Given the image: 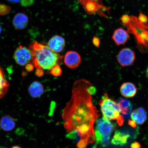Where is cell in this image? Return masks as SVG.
Masks as SVG:
<instances>
[{
  "mask_svg": "<svg viewBox=\"0 0 148 148\" xmlns=\"http://www.w3.org/2000/svg\"><path fill=\"white\" fill-rule=\"evenodd\" d=\"M138 20L140 23L143 24L147 23L148 21V18L147 16L141 13H140L139 15Z\"/></svg>",
  "mask_w": 148,
  "mask_h": 148,
  "instance_id": "cell-22",
  "label": "cell"
},
{
  "mask_svg": "<svg viewBox=\"0 0 148 148\" xmlns=\"http://www.w3.org/2000/svg\"><path fill=\"white\" fill-rule=\"evenodd\" d=\"M121 109V114L125 117L128 116L132 110V106L130 102L126 99H120L118 102Z\"/></svg>",
  "mask_w": 148,
  "mask_h": 148,
  "instance_id": "cell-18",
  "label": "cell"
},
{
  "mask_svg": "<svg viewBox=\"0 0 148 148\" xmlns=\"http://www.w3.org/2000/svg\"><path fill=\"white\" fill-rule=\"evenodd\" d=\"M130 36L127 31L122 28H119L114 31L112 35V39L116 45H123L129 40Z\"/></svg>",
  "mask_w": 148,
  "mask_h": 148,
  "instance_id": "cell-9",
  "label": "cell"
},
{
  "mask_svg": "<svg viewBox=\"0 0 148 148\" xmlns=\"http://www.w3.org/2000/svg\"><path fill=\"white\" fill-rule=\"evenodd\" d=\"M4 76V72L0 66V99L6 95L9 86V83Z\"/></svg>",
  "mask_w": 148,
  "mask_h": 148,
  "instance_id": "cell-17",
  "label": "cell"
},
{
  "mask_svg": "<svg viewBox=\"0 0 148 148\" xmlns=\"http://www.w3.org/2000/svg\"><path fill=\"white\" fill-rule=\"evenodd\" d=\"M79 2L83 5V8L88 14H96L101 8L105 7L99 4L88 0H79Z\"/></svg>",
  "mask_w": 148,
  "mask_h": 148,
  "instance_id": "cell-11",
  "label": "cell"
},
{
  "mask_svg": "<svg viewBox=\"0 0 148 148\" xmlns=\"http://www.w3.org/2000/svg\"><path fill=\"white\" fill-rule=\"evenodd\" d=\"M146 75H147V76L148 78V66H147V70H146Z\"/></svg>",
  "mask_w": 148,
  "mask_h": 148,
  "instance_id": "cell-31",
  "label": "cell"
},
{
  "mask_svg": "<svg viewBox=\"0 0 148 148\" xmlns=\"http://www.w3.org/2000/svg\"><path fill=\"white\" fill-rule=\"evenodd\" d=\"M103 117L108 121L116 120L121 113V109L118 103L109 97L105 92L99 102Z\"/></svg>",
  "mask_w": 148,
  "mask_h": 148,
  "instance_id": "cell-4",
  "label": "cell"
},
{
  "mask_svg": "<svg viewBox=\"0 0 148 148\" xmlns=\"http://www.w3.org/2000/svg\"><path fill=\"white\" fill-rule=\"evenodd\" d=\"M50 73L56 77L60 76L62 73V69L60 66L56 65L50 70Z\"/></svg>",
  "mask_w": 148,
  "mask_h": 148,
  "instance_id": "cell-19",
  "label": "cell"
},
{
  "mask_svg": "<svg viewBox=\"0 0 148 148\" xmlns=\"http://www.w3.org/2000/svg\"><path fill=\"white\" fill-rule=\"evenodd\" d=\"M28 92L31 97L34 98H38L44 93V87L41 83L35 81L29 87Z\"/></svg>",
  "mask_w": 148,
  "mask_h": 148,
  "instance_id": "cell-16",
  "label": "cell"
},
{
  "mask_svg": "<svg viewBox=\"0 0 148 148\" xmlns=\"http://www.w3.org/2000/svg\"><path fill=\"white\" fill-rule=\"evenodd\" d=\"M121 20L122 23H123L124 25H128L131 22V17L128 15L124 14L121 16Z\"/></svg>",
  "mask_w": 148,
  "mask_h": 148,
  "instance_id": "cell-21",
  "label": "cell"
},
{
  "mask_svg": "<svg viewBox=\"0 0 148 148\" xmlns=\"http://www.w3.org/2000/svg\"><path fill=\"white\" fill-rule=\"evenodd\" d=\"M8 1L10 2L18 3L21 0H8Z\"/></svg>",
  "mask_w": 148,
  "mask_h": 148,
  "instance_id": "cell-30",
  "label": "cell"
},
{
  "mask_svg": "<svg viewBox=\"0 0 148 148\" xmlns=\"http://www.w3.org/2000/svg\"><path fill=\"white\" fill-rule=\"evenodd\" d=\"M81 61L80 55L75 51H67L64 57V63L70 69H75L78 67Z\"/></svg>",
  "mask_w": 148,
  "mask_h": 148,
  "instance_id": "cell-7",
  "label": "cell"
},
{
  "mask_svg": "<svg viewBox=\"0 0 148 148\" xmlns=\"http://www.w3.org/2000/svg\"><path fill=\"white\" fill-rule=\"evenodd\" d=\"M131 118L139 125L143 124L147 119V112L142 107L136 109L131 114Z\"/></svg>",
  "mask_w": 148,
  "mask_h": 148,
  "instance_id": "cell-15",
  "label": "cell"
},
{
  "mask_svg": "<svg viewBox=\"0 0 148 148\" xmlns=\"http://www.w3.org/2000/svg\"><path fill=\"white\" fill-rule=\"evenodd\" d=\"M20 1L22 5L27 7L32 5L34 3V0H21Z\"/></svg>",
  "mask_w": 148,
  "mask_h": 148,
  "instance_id": "cell-23",
  "label": "cell"
},
{
  "mask_svg": "<svg viewBox=\"0 0 148 148\" xmlns=\"http://www.w3.org/2000/svg\"><path fill=\"white\" fill-rule=\"evenodd\" d=\"M121 95L126 98L134 97L137 92V88L135 85L130 82H126L121 85L120 88Z\"/></svg>",
  "mask_w": 148,
  "mask_h": 148,
  "instance_id": "cell-12",
  "label": "cell"
},
{
  "mask_svg": "<svg viewBox=\"0 0 148 148\" xmlns=\"http://www.w3.org/2000/svg\"><path fill=\"white\" fill-rule=\"evenodd\" d=\"M129 137L128 134H125L119 130H116L114 132L111 143L116 146L125 145L127 144Z\"/></svg>",
  "mask_w": 148,
  "mask_h": 148,
  "instance_id": "cell-14",
  "label": "cell"
},
{
  "mask_svg": "<svg viewBox=\"0 0 148 148\" xmlns=\"http://www.w3.org/2000/svg\"><path fill=\"white\" fill-rule=\"evenodd\" d=\"M117 123L118 125L120 126H121L123 125L124 122V118L123 116L120 115L119 118L117 119Z\"/></svg>",
  "mask_w": 148,
  "mask_h": 148,
  "instance_id": "cell-26",
  "label": "cell"
},
{
  "mask_svg": "<svg viewBox=\"0 0 148 148\" xmlns=\"http://www.w3.org/2000/svg\"><path fill=\"white\" fill-rule=\"evenodd\" d=\"M128 124L130 125L133 128H135L136 126V123L134 120H129L128 121Z\"/></svg>",
  "mask_w": 148,
  "mask_h": 148,
  "instance_id": "cell-29",
  "label": "cell"
},
{
  "mask_svg": "<svg viewBox=\"0 0 148 148\" xmlns=\"http://www.w3.org/2000/svg\"><path fill=\"white\" fill-rule=\"evenodd\" d=\"M10 148H22L21 147L18 146H14Z\"/></svg>",
  "mask_w": 148,
  "mask_h": 148,
  "instance_id": "cell-32",
  "label": "cell"
},
{
  "mask_svg": "<svg viewBox=\"0 0 148 148\" xmlns=\"http://www.w3.org/2000/svg\"><path fill=\"white\" fill-rule=\"evenodd\" d=\"M28 22L29 18L27 15L19 13L14 16L12 23L16 29H22L27 27Z\"/></svg>",
  "mask_w": 148,
  "mask_h": 148,
  "instance_id": "cell-10",
  "label": "cell"
},
{
  "mask_svg": "<svg viewBox=\"0 0 148 148\" xmlns=\"http://www.w3.org/2000/svg\"><path fill=\"white\" fill-rule=\"evenodd\" d=\"M66 42L62 36L56 35L51 38L48 42L47 45L52 51L58 53L62 51L65 46Z\"/></svg>",
  "mask_w": 148,
  "mask_h": 148,
  "instance_id": "cell-8",
  "label": "cell"
},
{
  "mask_svg": "<svg viewBox=\"0 0 148 148\" xmlns=\"http://www.w3.org/2000/svg\"><path fill=\"white\" fill-rule=\"evenodd\" d=\"M2 30V28L1 26V25H0V34H1V32Z\"/></svg>",
  "mask_w": 148,
  "mask_h": 148,
  "instance_id": "cell-33",
  "label": "cell"
},
{
  "mask_svg": "<svg viewBox=\"0 0 148 148\" xmlns=\"http://www.w3.org/2000/svg\"><path fill=\"white\" fill-rule=\"evenodd\" d=\"M114 126L103 117L97 119L94 133L97 143L105 147L109 145Z\"/></svg>",
  "mask_w": 148,
  "mask_h": 148,
  "instance_id": "cell-3",
  "label": "cell"
},
{
  "mask_svg": "<svg viewBox=\"0 0 148 148\" xmlns=\"http://www.w3.org/2000/svg\"><path fill=\"white\" fill-rule=\"evenodd\" d=\"M11 11L10 7L6 5L0 4V16H5L8 14Z\"/></svg>",
  "mask_w": 148,
  "mask_h": 148,
  "instance_id": "cell-20",
  "label": "cell"
},
{
  "mask_svg": "<svg viewBox=\"0 0 148 148\" xmlns=\"http://www.w3.org/2000/svg\"><path fill=\"white\" fill-rule=\"evenodd\" d=\"M43 70L39 68H37L36 70V74L38 77H42L44 75Z\"/></svg>",
  "mask_w": 148,
  "mask_h": 148,
  "instance_id": "cell-25",
  "label": "cell"
},
{
  "mask_svg": "<svg viewBox=\"0 0 148 148\" xmlns=\"http://www.w3.org/2000/svg\"><path fill=\"white\" fill-rule=\"evenodd\" d=\"M92 85L86 79L75 81L72 88L71 99L62 111L66 132L75 133L80 137L77 144L79 148H86L96 140L94 125L99 115L88 91Z\"/></svg>",
  "mask_w": 148,
  "mask_h": 148,
  "instance_id": "cell-1",
  "label": "cell"
},
{
  "mask_svg": "<svg viewBox=\"0 0 148 148\" xmlns=\"http://www.w3.org/2000/svg\"><path fill=\"white\" fill-rule=\"evenodd\" d=\"M92 43L96 47H99L100 45V40L97 37H94L92 39Z\"/></svg>",
  "mask_w": 148,
  "mask_h": 148,
  "instance_id": "cell-24",
  "label": "cell"
},
{
  "mask_svg": "<svg viewBox=\"0 0 148 148\" xmlns=\"http://www.w3.org/2000/svg\"><path fill=\"white\" fill-rule=\"evenodd\" d=\"M29 49L32 55L33 65L36 69L51 70L61 64L64 57L52 51L47 45L36 41L31 42Z\"/></svg>",
  "mask_w": 148,
  "mask_h": 148,
  "instance_id": "cell-2",
  "label": "cell"
},
{
  "mask_svg": "<svg viewBox=\"0 0 148 148\" xmlns=\"http://www.w3.org/2000/svg\"><path fill=\"white\" fill-rule=\"evenodd\" d=\"M117 59L118 63L121 66H130L134 62L136 55L132 49L129 48H124L119 51Z\"/></svg>",
  "mask_w": 148,
  "mask_h": 148,
  "instance_id": "cell-6",
  "label": "cell"
},
{
  "mask_svg": "<svg viewBox=\"0 0 148 148\" xmlns=\"http://www.w3.org/2000/svg\"><path fill=\"white\" fill-rule=\"evenodd\" d=\"M14 57L16 63L22 66L27 65L32 61V55L30 50L21 45L18 46L15 51Z\"/></svg>",
  "mask_w": 148,
  "mask_h": 148,
  "instance_id": "cell-5",
  "label": "cell"
},
{
  "mask_svg": "<svg viewBox=\"0 0 148 148\" xmlns=\"http://www.w3.org/2000/svg\"><path fill=\"white\" fill-rule=\"evenodd\" d=\"M16 125L15 120L10 116H3L0 120V127L3 131L7 132L12 131Z\"/></svg>",
  "mask_w": 148,
  "mask_h": 148,
  "instance_id": "cell-13",
  "label": "cell"
},
{
  "mask_svg": "<svg viewBox=\"0 0 148 148\" xmlns=\"http://www.w3.org/2000/svg\"><path fill=\"white\" fill-rule=\"evenodd\" d=\"M131 148H141L140 144L137 142H135L131 144Z\"/></svg>",
  "mask_w": 148,
  "mask_h": 148,
  "instance_id": "cell-27",
  "label": "cell"
},
{
  "mask_svg": "<svg viewBox=\"0 0 148 148\" xmlns=\"http://www.w3.org/2000/svg\"><path fill=\"white\" fill-rule=\"evenodd\" d=\"M26 69L28 71H32L33 69V65L31 64H28L26 66Z\"/></svg>",
  "mask_w": 148,
  "mask_h": 148,
  "instance_id": "cell-28",
  "label": "cell"
}]
</instances>
